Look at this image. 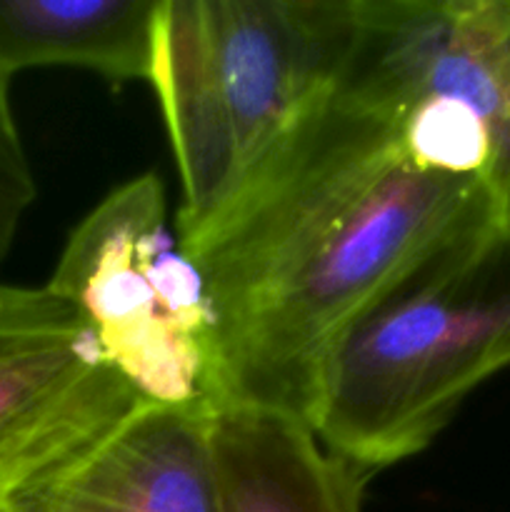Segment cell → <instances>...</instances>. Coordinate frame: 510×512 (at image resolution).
Segmentation results:
<instances>
[{"label":"cell","instance_id":"cell-1","mask_svg":"<svg viewBox=\"0 0 510 512\" xmlns=\"http://www.w3.org/2000/svg\"><path fill=\"white\" fill-rule=\"evenodd\" d=\"M500 223L483 180L415 163L398 130L330 90L253 188L183 253L215 323L223 405L310 425L340 335L420 253Z\"/></svg>","mask_w":510,"mask_h":512},{"label":"cell","instance_id":"cell-4","mask_svg":"<svg viewBox=\"0 0 510 512\" xmlns=\"http://www.w3.org/2000/svg\"><path fill=\"white\" fill-rule=\"evenodd\" d=\"M333 90L423 168L483 180L510 230V0H355Z\"/></svg>","mask_w":510,"mask_h":512},{"label":"cell","instance_id":"cell-7","mask_svg":"<svg viewBox=\"0 0 510 512\" xmlns=\"http://www.w3.org/2000/svg\"><path fill=\"white\" fill-rule=\"evenodd\" d=\"M210 408L143 405L98 448L40 488L20 512H223Z\"/></svg>","mask_w":510,"mask_h":512},{"label":"cell","instance_id":"cell-10","mask_svg":"<svg viewBox=\"0 0 510 512\" xmlns=\"http://www.w3.org/2000/svg\"><path fill=\"white\" fill-rule=\"evenodd\" d=\"M8 83L10 78L0 73V263L8 255L20 218L35 198L33 175L10 110Z\"/></svg>","mask_w":510,"mask_h":512},{"label":"cell","instance_id":"cell-2","mask_svg":"<svg viewBox=\"0 0 510 512\" xmlns=\"http://www.w3.org/2000/svg\"><path fill=\"white\" fill-rule=\"evenodd\" d=\"M355 0H163L153 83L183 203L180 248L208 233L335 88Z\"/></svg>","mask_w":510,"mask_h":512},{"label":"cell","instance_id":"cell-11","mask_svg":"<svg viewBox=\"0 0 510 512\" xmlns=\"http://www.w3.org/2000/svg\"><path fill=\"white\" fill-rule=\"evenodd\" d=\"M0 512H20L10 500H0Z\"/></svg>","mask_w":510,"mask_h":512},{"label":"cell","instance_id":"cell-5","mask_svg":"<svg viewBox=\"0 0 510 512\" xmlns=\"http://www.w3.org/2000/svg\"><path fill=\"white\" fill-rule=\"evenodd\" d=\"M45 288L78 310L145 403L215 410L213 313L198 268L168 230L158 175L100 200Z\"/></svg>","mask_w":510,"mask_h":512},{"label":"cell","instance_id":"cell-9","mask_svg":"<svg viewBox=\"0 0 510 512\" xmlns=\"http://www.w3.org/2000/svg\"><path fill=\"white\" fill-rule=\"evenodd\" d=\"M163 0H0V73L70 65L150 80Z\"/></svg>","mask_w":510,"mask_h":512},{"label":"cell","instance_id":"cell-3","mask_svg":"<svg viewBox=\"0 0 510 512\" xmlns=\"http://www.w3.org/2000/svg\"><path fill=\"white\" fill-rule=\"evenodd\" d=\"M510 365V230L420 253L335 343L310 428L368 475L418 455L465 395Z\"/></svg>","mask_w":510,"mask_h":512},{"label":"cell","instance_id":"cell-12","mask_svg":"<svg viewBox=\"0 0 510 512\" xmlns=\"http://www.w3.org/2000/svg\"><path fill=\"white\" fill-rule=\"evenodd\" d=\"M5 290H8V288H0V300L5 298Z\"/></svg>","mask_w":510,"mask_h":512},{"label":"cell","instance_id":"cell-6","mask_svg":"<svg viewBox=\"0 0 510 512\" xmlns=\"http://www.w3.org/2000/svg\"><path fill=\"white\" fill-rule=\"evenodd\" d=\"M145 403L105 360L78 310L48 288L0 300V500L98 448Z\"/></svg>","mask_w":510,"mask_h":512},{"label":"cell","instance_id":"cell-8","mask_svg":"<svg viewBox=\"0 0 510 512\" xmlns=\"http://www.w3.org/2000/svg\"><path fill=\"white\" fill-rule=\"evenodd\" d=\"M210 438L223 512H360L370 475L330 453L303 420L223 405Z\"/></svg>","mask_w":510,"mask_h":512}]
</instances>
